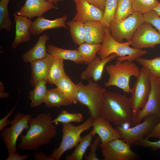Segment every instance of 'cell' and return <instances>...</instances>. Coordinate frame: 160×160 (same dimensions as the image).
Wrapping results in <instances>:
<instances>
[{
	"label": "cell",
	"instance_id": "6da1fadb",
	"mask_svg": "<svg viewBox=\"0 0 160 160\" xmlns=\"http://www.w3.org/2000/svg\"><path fill=\"white\" fill-rule=\"evenodd\" d=\"M52 120L50 113H41L32 117L26 133L20 135L21 140L18 148L34 151L50 143L57 132V125L52 123Z\"/></svg>",
	"mask_w": 160,
	"mask_h": 160
},
{
	"label": "cell",
	"instance_id": "7a4b0ae2",
	"mask_svg": "<svg viewBox=\"0 0 160 160\" xmlns=\"http://www.w3.org/2000/svg\"><path fill=\"white\" fill-rule=\"evenodd\" d=\"M101 115L116 126L132 124L133 113L130 97L125 95L106 91L103 100Z\"/></svg>",
	"mask_w": 160,
	"mask_h": 160
},
{
	"label": "cell",
	"instance_id": "3957f363",
	"mask_svg": "<svg viewBox=\"0 0 160 160\" xmlns=\"http://www.w3.org/2000/svg\"><path fill=\"white\" fill-rule=\"evenodd\" d=\"M131 41L120 42L111 36L109 28L105 29V35L101 48L97 55L101 59L106 58L113 54H116L117 60L121 61L133 62L137 58L147 54L146 50L136 49L130 47Z\"/></svg>",
	"mask_w": 160,
	"mask_h": 160
},
{
	"label": "cell",
	"instance_id": "277c9868",
	"mask_svg": "<svg viewBox=\"0 0 160 160\" xmlns=\"http://www.w3.org/2000/svg\"><path fill=\"white\" fill-rule=\"evenodd\" d=\"M105 69L109 78L104 84L105 86H116L129 94L132 89L129 83L130 78L132 76L137 78L140 70L133 62L118 60L114 64L106 65Z\"/></svg>",
	"mask_w": 160,
	"mask_h": 160
},
{
	"label": "cell",
	"instance_id": "5b68a950",
	"mask_svg": "<svg viewBox=\"0 0 160 160\" xmlns=\"http://www.w3.org/2000/svg\"><path fill=\"white\" fill-rule=\"evenodd\" d=\"M88 81L86 85L81 82L76 84L77 99L78 102L87 108L89 116L94 119L101 115L103 98L107 91L92 79Z\"/></svg>",
	"mask_w": 160,
	"mask_h": 160
},
{
	"label": "cell",
	"instance_id": "8992f818",
	"mask_svg": "<svg viewBox=\"0 0 160 160\" xmlns=\"http://www.w3.org/2000/svg\"><path fill=\"white\" fill-rule=\"evenodd\" d=\"M93 119L91 116L80 125L76 126L71 123H62V138L58 148L55 149L49 155L55 160H59L67 151L71 149L79 143L81 134L92 127Z\"/></svg>",
	"mask_w": 160,
	"mask_h": 160
},
{
	"label": "cell",
	"instance_id": "52a82bcc",
	"mask_svg": "<svg viewBox=\"0 0 160 160\" xmlns=\"http://www.w3.org/2000/svg\"><path fill=\"white\" fill-rule=\"evenodd\" d=\"M136 79L130 93L133 113L132 122L137 114L145 105L151 89L150 72L146 68L142 66Z\"/></svg>",
	"mask_w": 160,
	"mask_h": 160
},
{
	"label": "cell",
	"instance_id": "ba28073f",
	"mask_svg": "<svg viewBox=\"0 0 160 160\" xmlns=\"http://www.w3.org/2000/svg\"><path fill=\"white\" fill-rule=\"evenodd\" d=\"M31 117L29 114L17 113L11 121V126L2 131L1 135L8 153L16 152L17 139L24 130L29 129V122Z\"/></svg>",
	"mask_w": 160,
	"mask_h": 160
},
{
	"label": "cell",
	"instance_id": "9c48e42d",
	"mask_svg": "<svg viewBox=\"0 0 160 160\" xmlns=\"http://www.w3.org/2000/svg\"><path fill=\"white\" fill-rule=\"evenodd\" d=\"M145 22L143 14L134 12L121 21L113 20L109 28L113 38L122 42L124 39L131 41L135 32Z\"/></svg>",
	"mask_w": 160,
	"mask_h": 160
},
{
	"label": "cell",
	"instance_id": "30bf717a",
	"mask_svg": "<svg viewBox=\"0 0 160 160\" xmlns=\"http://www.w3.org/2000/svg\"><path fill=\"white\" fill-rule=\"evenodd\" d=\"M151 91L144 107L137 114L132 123L134 126L147 117L155 116L160 118V79L150 73Z\"/></svg>",
	"mask_w": 160,
	"mask_h": 160
},
{
	"label": "cell",
	"instance_id": "8fae6325",
	"mask_svg": "<svg viewBox=\"0 0 160 160\" xmlns=\"http://www.w3.org/2000/svg\"><path fill=\"white\" fill-rule=\"evenodd\" d=\"M160 119L158 117L151 116L132 127L125 129L121 127L116 126L115 128L121 138L131 145L149 133Z\"/></svg>",
	"mask_w": 160,
	"mask_h": 160
},
{
	"label": "cell",
	"instance_id": "7c38bea8",
	"mask_svg": "<svg viewBox=\"0 0 160 160\" xmlns=\"http://www.w3.org/2000/svg\"><path fill=\"white\" fill-rule=\"evenodd\" d=\"M131 146L123 139H117L104 144H100L104 160H133L137 154L131 148Z\"/></svg>",
	"mask_w": 160,
	"mask_h": 160
},
{
	"label": "cell",
	"instance_id": "4fadbf2b",
	"mask_svg": "<svg viewBox=\"0 0 160 160\" xmlns=\"http://www.w3.org/2000/svg\"><path fill=\"white\" fill-rule=\"evenodd\" d=\"M131 41V45L136 49L154 48L160 44V33L151 24L145 22L135 32Z\"/></svg>",
	"mask_w": 160,
	"mask_h": 160
},
{
	"label": "cell",
	"instance_id": "5bb4252c",
	"mask_svg": "<svg viewBox=\"0 0 160 160\" xmlns=\"http://www.w3.org/2000/svg\"><path fill=\"white\" fill-rule=\"evenodd\" d=\"M76 5V13L73 20L84 23L89 21L100 22L104 11L86 0H73Z\"/></svg>",
	"mask_w": 160,
	"mask_h": 160
},
{
	"label": "cell",
	"instance_id": "9a60e30c",
	"mask_svg": "<svg viewBox=\"0 0 160 160\" xmlns=\"http://www.w3.org/2000/svg\"><path fill=\"white\" fill-rule=\"evenodd\" d=\"M110 123L101 115L93 119V129L91 132L93 137L96 135L99 136L101 139V145L116 139H121L117 131Z\"/></svg>",
	"mask_w": 160,
	"mask_h": 160
},
{
	"label": "cell",
	"instance_id": "2e32d148",
	"mask_svg": "<svg viewBox=\"0 0 160 160\" xmlns=\"http://www.w3.org/2000/svg\"><path fill=\"white\" fill-rule=\"evenodd\" d=\"M54 4L47 1L26 0L20 9L15 13L17 15L31 19L42 16L49 10L57 9Z\"/></svg>",
	"mask_w": 160,
	"mask_h": 160
},
{
	"label": "cell",
	"instance_id": "e0dca14e",
	"mask_svg": "<svg viewBox=\"0 0 160 160\" xmlns=\"http://www.w3.org/2000/svg\"><path fill=\"white\" fill-rule=\"evenodd\" d=\"M117 57L115 54H113L108 57L101 59L99 56L96 58L87 65L86 69L81 73L80 77L83 80H88L90 79L96 82L100 80L104 68L106 65Z\"/></svg>",
	"mask_w": 160,
	"mask_h": 160
},
{
	"label": "cell",
	"instance_id": "ac0fdd59",
	"mask_svg": "<svg viewBox=\"0 0 160 160\" xmlns=\"http://www.w3.org/2000/svg\"><path fill=\"white\" fill-rule=\"evenodd\" d=\"M54 59V57L49 54L46 57L30 63L31 76L29 83L31 86L34 87L43 80L47 81L49 69Z\"/></svg>",
	"mask_w": 160,
	"mask_h": 160
},
{
	"label": "cell",
	"instance_id": "d6986e66",
	"mask_svg": "<svg viewBox=\"0 0 160 160\" xmlns=\"http://www.w3.org/2000/svg\"><path fill=\"white\" fill-rule=\"evenodd\" d=\"M15 24V36L12 47L16 49L21 43L27 42L31 39L30 29L33 23L31 20L25 17L14 13Z\"/></svg>",
	"mask_w": 160,
	"mask_h": 160
},
{
	"label": "cell",
	"instance_id": "ffe728a7",
	"mask_svg": "<svg viewBox=\"0 0 160 160\" xmlns=\"http://www.w3.org/2000/svg\"><path fill=\"white\" fill-rule=\"evenodd\" d=\"M67 18V15L53 20L46 19L42 16L39 17L33 22L30 32L31 34L35 35L47 30L60 28H67L65 23Z\"/></svg>",
	"mask_w": 160,
	"mask_h": 160
},
{
	"label": "cell",
	"instance_id": "44dd1931",
	"mask_svg": "<svg viewBox=\"0 0 160 160\" xmlns=\"http://www.w3.org/2000/svg\"><path fill=\"white\" fill-rule=\"evenodd\" d=\"M49 39L46 34L39 37L34 46L22 56L23 61L31 63L46 57L49 54L47 51L46 43Z\"/></svg>",
	"mask_w": 160,
	"mask_h": 160
},
{
	"label": "cell",
	"instance_id": "7402d4cb",
	"mask_svg": "<svg viewBox=\"0 0 160 160\" xmlns=\"http://www.w3.org/2000/svg\"><path fill=\"white\" fill-rule=\"evenodd\" d=\"M85 42L102 44L105 35V28L100 22L89 21L84 23Z\"/></svg>",
	"mask_w": 160,
	"mask_h": 160
},
{
	"label": "cell",
	"instance_id": "603a6c76",
	"mask_svg": "<svg viewBox=\"0 0 160 160\" xmlns=\"http://www.w3.org/2000/svg\"><path fill=\"white\" fill-rule=\"evenodd\" d=\"M55 85L60 92L72 104L78 102L77 94L78 87L66 73L57 80Z\"/></svg>",
	"mask_w": 160,
	"mask_h": 160
},
{
	"label": "cell",
	"instance_id": "cb8c5ba5",
	"mask_svg": "<svg viewBox=\"0 0 160 160\" xmlns=\"http://www.w3.org/2000/svg\"><path fill=\"white\" fill-rule=\"evenodd\" d=\"M47 49L48 52L55 58L70 60L77 64L83 63L82 59L77 49H65L50 44L47 45Z\"/></svg>",
	"mask_w": 160,
	"mask_h": 160
},
{
	"label": "cell",
	"instance_id": "d4e9b609",
	"mask_svg": "<svg viewBox=\"0 0 160 160\" xmlns=\"http://www.w3.org/2000/svg\"><path fill=\"white\" fill-rule=\"evenodd\" d=\"M44 103L48 108H60L72 104L57 87L48 90Z\"/></svg>",
	"mask_w": 160,
	"mask_h": 160
},
{
	"label": "cell",
	"instance_id": "484cf974",
	"mask_svg": "<svg viewBox=\"0 0 160 160\" xmlns=\"http://www.w3.org/2000/svg\"><path fill=\"white\" fill-rule=\"evenodd\" d=\"M48 81L43 80L38 83L33 90L29 91L28 97L31 100V107H37L44 103L48 90L46 84Z\"/></svg>",
	"mask_w": 160,
	"mask_h": 160
},
{
	"label": "cell",
	"instance_id": "4316f807",
	"mask_svg": "<svg viewBox=\"0 0 160 160\" xmlns=\"http://www.w3.org/2000/svg\"><path fill=\"white\" fill-rule=\"evenodd\" d=\"M93 137L91 132L82 137L73 152L65 157V160H82L88 148L90 146Z\"/></svg>",
	"mask_w": 160,
	"mask_h": 160
},
{
	"label": "cell",
	"instance_id": "83f0119b",
	"mask_svg": "<svg viewBox=\"0 0 160 160\" xmlns=\"http://www.w3.org/2000/svg\"><path fill=\"white\" fill-rule=\"evenodd\" d=\"M101 44H90L84 42L77 49L82 59L83 63L88 65L97 57L100 50Z\"/></svg>",
	"mask_w": 160,
	"mask_h": 160
},
{
	"label": "cell",
	"instance_id": "f1b7e54d",
	"mask_svg": "<svg viewBox=\"0 0 160 160\" xmlns=\"http://www.w3.org/2000/svg\"><path fill=\"white\" fill-rule=\"evenodd\" d=\"M69 28L73 42L80 45L85 42V31L84 23L72 20L66 23Z\"/></svg>",
	"mask_w": 160,
	"mask_h": 160
},
{
	"label": "cell",
	"instance_id": "f546056e",
	"mask_svg": "<svg viewBox=\"0 0 160 160\" xmlns=\"http://www.w3.org/2000/svg\"><path fill=\"white\" fill-rule=\"evenodd\" d=\"M65 74L64 60L54 58L49 72L48 82L50 84H55L57 80Z\"/></svg>",
	"mask_w": 160,
	"mask_h": 160
},
{
	"label": "cell",
	"instance_id": "4dcf8cb0",
	"mask_svg": "<svg viewBox=\"0 0 160 160\" xmlns=\"http://www.w3.org/2000/svg\"><path fill=\"white\" fill-rule=\"evenodd\" d=\"M118 0H106L103 19L100 22L105 28H109L114 20Z\"/></svg>",
	"mask_w": 160,
	"mask_h": 160
},
{
	"label": "cell",
	"instance_id": "1f68e13d",
	"mask_svg": "<svg viewBox=\"0 0 160 160\" xmlns=\"http://www.w3.org/2000/svg\"><path fill=\"white\" fill-rule=\"evenodd\" d=\"M134 12L132 0H118L117 10L113 20L121 21Z\"/></svg>",
	"mask_w": 160,
	"mask_h": 160
},
{
	"label": "cell",
	"instance_id": "d6a6232c",
	"mask_svg": "<svg viewBox=\"0 0 160 160\" xmlns=\"http://www.w3.org/2000/svg\"><path fill=\"white\" fill-rule=\"evenodd\" d=\"M83 120V117L82 114L80 113H69L65 110H62L58 115L52 122L57 125L59 123H71L72 122L80 123Z\"/></svg>",
	"mask_w": 160,
	"mask_h": 160
},
{
	"label": "cell",
	"instance_id": "836d02e7",
	"mask_svg": "<svg viewBox=\"0 0 160 160\" xmlns=\"http://www.w3.org/2000/svg\"><path fill=\"white\" fill-rule=\"evenodd\" d=\"M135 61L147 69L151 74L160 79V56L151 59L140 57L136 58Z\"/></svg>",
	"mask_w": 160,
	"mask_h": 160
},
{
	"label": "cell",
	"instance_id": "e575fe53",
	"mask_svg": "<svg viewBox=\"0 0 160 160\" xmlns=\"http://www.w3.org/2000/svg\"><path fill=\"white\" fill-rule=\"evenodd\" d=\"M159 3L158 0H132L134 12L143 15L153 10Z\"/></svg>",
	"mask_w": 160,
	"mask_h": 160
},
{
	"label": "cell",
	"instance_id": "d590c367",
	"mask_svg": "<svg viewBox=\"0 0 160 160\" xmlns=\"http://www.w3.org/2000/svg\"><path fill=\"white\" fill-rule=\"evenodd\" d=\"M10 0H1L0 1V29L9 31L12 25L8 9Z\"/></svg>",
	"mask_w": 160,
	"mask_h": 160
},
{
	"label": "cell",
	"instance_id": "8d00e7d4",
	"mask_svg": "<svg viewBox=\"0 0 160 160\" xmlns=\"http://www.w3.org/2000/svg\"><path fill=\"white\" fill-rule=\"evenodd\" d=\"M143 15L145 22L155 27L160 33V17L156 12L152 10Z\"/></svg>",
	"mask_w": 160,
	"mask_h": 160
},
{
	"label": "cell",
	"instance_id": "74e56055",
	"mask_svg": "<svg viewBox=\"0 0 160 160\" xmlns=\"http://www.w3.org/2000/svg\"><path fill=\"white\" fill-rule=\"evenodd\" d=\"M101 143V139L97 135L93 143L90 146V152L88 155L85 156L86 160H100L97 156V151L98 147Z\"/></svg>",
	"mask_w": 160,
	"mask_h": 160
},
{
	"label": "cell",
	"instance_id": "f35d334b",
	"mask_svg": "<svg viewBox=\"0 0 160 160\" xmlns=\"http://www.w3.org/2000/svg\"><path fill=\"white\" fill-rule=\"evenodd\" d=\"M135 145L149 148L154 150L160 149V139L156 141H150L148 139L142 138L136 142Z\"/></svg>",
	"mask_w": 160,
	"mask_h": 160
},
{
	"label": "cell",
	"instance_id": "ab89813d",
	"mask_svg": "<svg viewBox=\"0 0 160 160\" xmlns=\"http://www.w3.org/2000/svg\"><path fill=\"white\" fill-rule=\"evenodd\" d=\"M17 102L15 106L3 118L0 120V131H2L8 125L11 124V121L8 120V118L11 116L15 109L17 105Z\"/></svg>",
	"mask_w": 160,
	"mask_h": 160
},
{
	"label": "cell",
	"instance_id": "60d3db41",
	"mask_svg": "<svg viewBox=\"0 0 160 160\" xmlns=\"http://www.w3.org/2000/svg\"><path fill=\"white\" fill-rule=\"evenodd\" d=\"M144 137L148 139L150 138L160 139V119L152 130Z\"/></svg>",
	"mask_w": 160,
	"mask_h": 160
},
{
	"label": "cell",
	"instance_id": "b9f144b4",
	"mask_svg": "<svg viewBox=\"0 0 160 160\" xmlns=\"http://www.w3.org/2000/svg\"><path fill=\"white\" fill-rule=\"evenodd\" d=\"M8 153V156L6 160H25L28 158V156L26 154L21 155L16 152Z\"/></svg>",
	"mask_w": 160,
	"mask_h": 160
},
{
	"label": "cell",
	"instance_id": "7bdbcfd3",
	"mask_svg": "<svg viewBox=\"0 0 160 160\" xmlns=\"http://www.w3.org/2000/svg\"><path fill=\"white\" fill-rule=\"evenodd\" d=\"M90 4L104 11L106 0H86Z\"/></svg>",
	"mask_w": 160,
	"mask_h": 160
},
{
	"label": "cell",
	"instance_id": "ee69618b",
	"mask_svg": "<svg viewBox=\"0 0 160 160\" xmlns=\"http://www.w3.org/2000/svg\"><path fill=\"white\" fill-rule=\"evenodd\" d=\"M34 159L35 160H55L52 157L49 156H47L43 152H35L34 153Z\"/></svg>",
	"mask_w": 160,
	"mask_h": 160
},
{
	"label": "cell",
	"instance_id": "f6af8a7d",
	"mask_svg": "<svg viewBox=\"0 0 160 160\" xmlns=\"http://www.w3.org/2000/svg\"><path fill=\"white\" fill-rule=\"evenodd\" d=\"M9 97L8 92H6L4 91V84L1 82H0V97L2 98H7Z\"/></svg>",
	"mask_w": 160,
	"mask_h": 160
},
{
	"label": "cell",
	"instance_id": "bcb514c9",
	"mask_svg": "<svg viewBox=\"0 0 160 160\" xmlns=\"http://www.w3.org/2000/svg\"><path fill=\"white\" fill-rule=\"evenodd\" d=\"M158 15L160 16V2H159L157 5L153 9Z\"/></svg>",
	"mask_w": 160,
	"mask_h": 160
},
{
	"label": "cell",
	"instance_id": "7dc6e473",
	"mask_svg": "<svg viewBox=\"0 0 160 160\" xmlns=\"http://www.w3.org/2000/svg\"><path fill=\"white\" fill-rule=\"evenodd\" d=\"M64 0H47V1L54 4H56L59 2L64 1Z\"/></svg>",
	"mask_w": 160,
	"mask_h": 160
},
{
	"label": "cell",
	"instance_id": "c3c4849f",
	"mask_svg": "<svg viewBox=\"0 0 160 160\" xmlns=\"http://www.w3.org/2000/svg\"><path fill=\"white\" fill-rule=\"evenodd\" d=\"M40 0L46 1H47V0Z\"/></svg>",
	"mask_w": 160,
	"mask_h": 160
}]
</instances>
